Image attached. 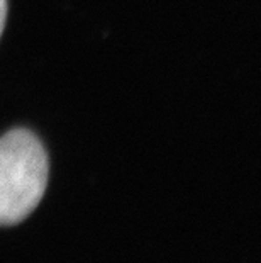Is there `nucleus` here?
Listing matches in <instances>:
<instances>
[{
  "mask_svg": "<svg viewBox=\"0 0 261 263\" xmlns=\"http://www.w3.org/2000/svg\"><path fill=\"white\" fill-rule=\"evenodd\" d=\"M5 17H7V0H0V36L5 27Z\"/></svg>",
  "mask_w": 261,
  "mask_h": 263,
  "instance_id": "f03ea898",
  "label": "nucleus"
},
{
  "mask_svg": "<svg viewBox=\"0 0 261 263\" xmlns=\"http://www.w3.org/2000/svg\"><path fill=\"white\" fill-rule=\"evenodd\" d=\"M48 155L31 131L14 129L0 138V226L24 221L48 185Z\"/></svg>",
  "mask_w": 261,
  "mask_h": 263,
  "instance_id": "f257e3e1",
  "label": "nucleus"
}]
</instances>
